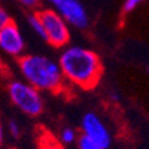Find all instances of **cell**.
Masks as SVG:
<instances>
[{"mask_svg": "<svg viewBox=\"0 0 149 149\" xmlns=\"http://www.w3.org/2000/svg\"><path fill=\"white\" fill-rule=\"evenodd\" d=\"M67 83L90 90L98 85L104 74V66L100 55L83 46H66L58 58Z\"/></svg>", "mask_w": 149, "mask_h": 149, "instance_id": "cell-1", "label": "cell"}, {"mask_svg": "<svg viewBox=\"0 0 149 149\" xmlns=\"http://www.w3.org/2000/svg\"><path fill=\"white\" fill-rule=\"evenodd\" d=\"M22 78L42 93H63L66 79L58 61L42 54H26L17 61Z\"/></svg>", "mask_w": 149, "mask_h": 149, "instance_id": "cell-2", "label": "cell"}, {"mask_svg": "<svg viewBox=\"0 0 149 149\" xmlns=\"http://www.w3.org/2000/svg\"><path fill=\"white\" fill-rule=\"evenodd\" d=\"M7 93L15 108L30 117H38L45 110L42 91L24 79H12L7 85Z\"/></svg>", "mask_w": 149, "mask_h": 149, "instance_id": "cell-3", "label": "cell"}, {"mask_svg": "<svg viewBox=\"0 0 149 149\" xmlns=\"http://www.w3.org/2000/svg\"><path fill=\"white\" fill-rule=\"evenodd\" d=\"M45 27L46 39L45 40L56 49H63L70 42V24L63 19L55 10L45 8L38 11Z\"/></svg>", "mask_w": 149, "mask_h": 149, "instance_id": "cell-4", "label": "cell"}, {"mask_svg": "<svg viewBox=\"0 0 149 149\" xmlns=\"http://www.w3.org/2000/svg\"><path fill=\"white\" fill-rule=\"evenodd\" d=\"M47 3L71 27L85 30L90 24L89 14L81 0H47Z\"/></svg>", "mask_w": 149, "mask_h": 149, "instance_id": "cell-5", "label": "cell"}, {"mask_svg": "<svg viewBox=\"0 0 149 149\" xmlns=\"http://www.w3.org/2000/svg\"><path fill=\"white\" fill-rule=\"evenodd\" d=\"M81 133L87 136L94 142H97L102 149H109L111 146V133L105 125L102 118L94 113L87 111L81 118Z\"/></svg>", "mask_w": 149, "mask_h": 149, "instance_id": "cell-6", "label": "cell"}, {"mask_svg": "<svg viewBox=\"0 0 149 149\" xmlns=\"http://www.w3.org/2000/svg\"><path fill=\"white\" fill-rule=\"evenodd\" d=\"M0 50L12 58H20L24 55V36L14 22L0 30Z\"/></svg>", "mask_w": 149, "mask_h": 149, "instance_id": "cell-7", "label": "cell"}, {"mask_svg": "<svg viewBox=\"0 0 149 149\" xmlns=\"http://www.w3.org/2000/svg\"><path fill=\"white\" fill-rule=\"evenodd\" d=\"M27 23L34 34H36L39 38H42V39H46L45 27H43V23H42V19H40V16H39L38 11H36V12H30V14L27 15Z\"/></svg>", "mask_w": 149, "mask_h": 149, "instance_id": "cell-8", "label": "cell"}, {"mask_svg": "<svg viewBox=\"0 0 149 149\" xmlns=\"http://www.w3.org/2000/svg\"><path fill=\"white\" fill-rule=\"evenodd\" d=\"M78 133L74 130L73 128H63L59 133V141L62 142L63 145H71L78 140Z\"/></svg>", "mask_w": 149, "mask_h": 149, "instance_id": "cell-9", "label": "cell"}, {"mask_svg": "<svg viewBox=\"0 0 149 149\" xmlns=\"http://www.w3.org/2000/svg\"><path fill=\"white\" fill-rule=\"evenodd\" d=\"M75 144L78 149H102L97 142H94L91 139H89L87 136L82 134V133L78 136V140H77Z\"/></svg>", "mask_w": 149, "mask_h": 149, "instance_id": "cell-10", "label": "cell"}, {"mask_svg": "<svg viewBox=\"0 0 149 149\" xmlns=\"http://www.w3.org/2000/svg\"><path fill=\"white\" fill-rule=\"evenodd\" d=\"M144 1L145 0H124V3H122V12L124 14H130Z\"/></svg>", "mask_w": 149, "mask_h": 149, "instance_id": "cell-11", "label": "cell"}, {"mask_svg": "<svg viewBox=\"0 0 149 149\" xmlns=\"http://www.w3.org/2000/svg\"><path fill=\"white\" fill-rule=\"evenodd\" d=\"M40 141L42 149H63L61 146V144H58L54 139H50L49 136H43Z\"/></svg>", "mask_w": 149, "mask_h": 149, "instance_id": "cell-12", "label": "cell"}, {"mask_svg": "<svg viewBox=\"0 0 149 149\" xmlns=\"http://www.w3.org/2000/svg\"><path fill=\"white\" fill-rule=\"evenodd\" d=\"M8 130H10V134L15 139H19L22 134V126L16 120H11L8 122Z\"/></svg>", "mask_w": 149, "mask_h": 149, "instance_id": "cell-13", "label": "cell"}, {"mask_svg": "<svg viewBox=\"0 0 149 149\" xmlns=\"http://www.w3.org/2000/svg\"><path fill=\"white\" fill-rule=\"evenodd\" d=\"M17 1L20 3V6H23L24 8H27L30 11L38 10L42 3V0H17Z\"/></svg>", "mask_w": 149, "mask_h": 149, "instance_id": "cell-14", "label": "cell"}, {"mask_svg": "<svg viewBox=\"0 0 149 149\" xmlns=\"http://www.w3.org/2000/svg\"><path fill=\"white\" fill-rule=\"evenodd\" d=\"M11 22H12V19H11L10 14L0 6V30L3 27H6L7 24H10Z\"/></svg>", "mask_w": 149, "mask_h": 149, "instance_id": "cell-15", "label": "cell"}, {"mask_svg": "<svg viewBox=\"0 0 149 149\" xmlns=\"http://www.w3.org/2000/svg\"><path fill=\"white\" fill-rule=\"evenodd\" d=\"M3 141H4V128L1 125V122H0V146H1Z\"/></svg>", "mask_w": 149, "mask_h": 149, "instance_id": "cell-16", "label": "cell"}, {"mask_svg": "<svg viewBox=\"0 0 149 149\" xmlns=\"http://www.w3.org/2000/svg\"><path fill=\"white\" fill-rule=\"evenodd\" d=\"M110 100L111 101H118L120 100V94L118 93H111L110 94Z\"/></svg>", "mask_w": 149, "mask_h": 149, "instance_id": "cell-17", "label": "cell"}, {"mask_svg": "<svg viewBox=\"0 0 149 149\" xmlns=\"http://www.w3.org/2000/svg\"><path fill=\"white\" fill-rule=\"evenodd\" d=\"M148 71H149V66H148Z\"/></svg>", "mask_w": 149, "mask_h": 149, "instance_id": "cell-18", "label": "cell"}]
</instances>
